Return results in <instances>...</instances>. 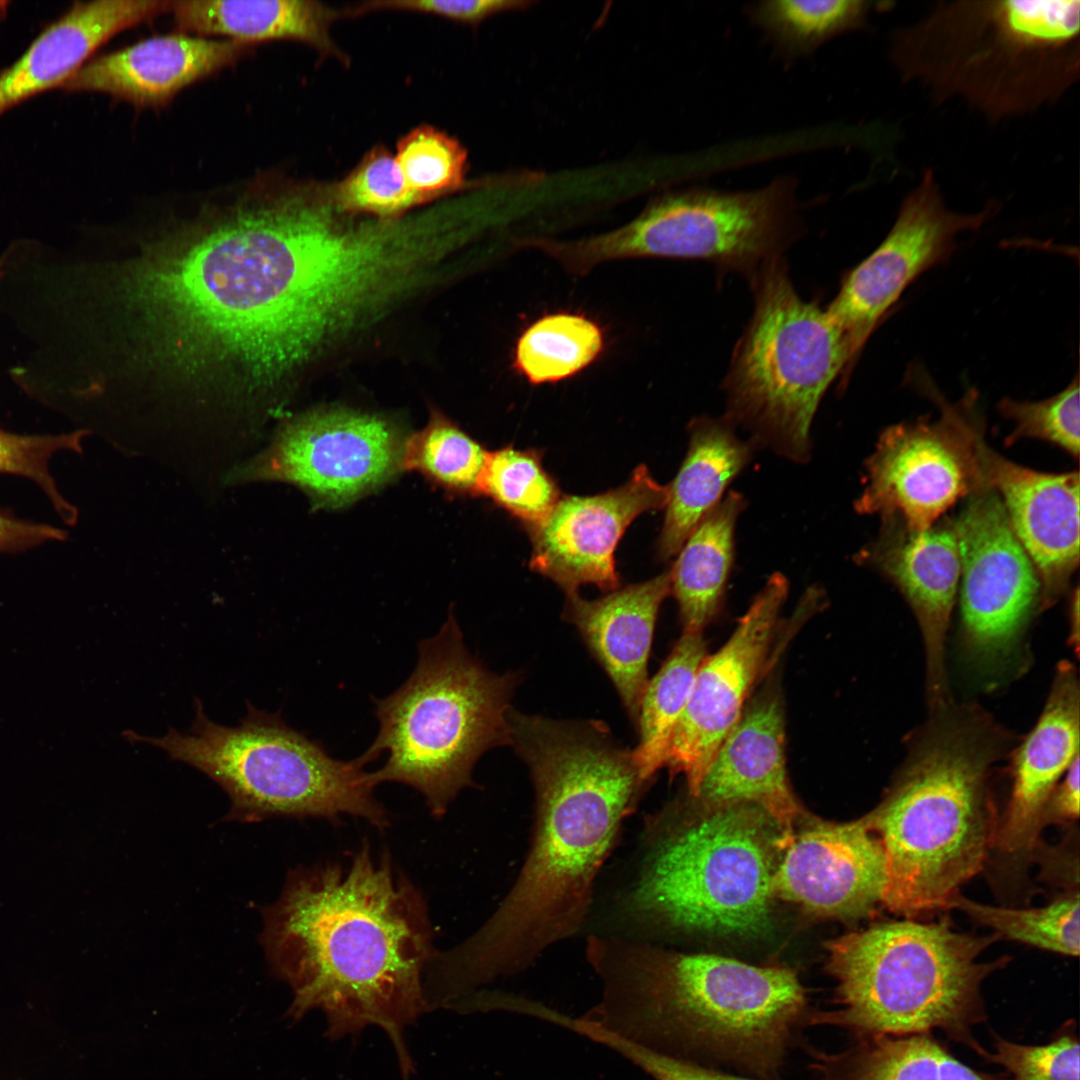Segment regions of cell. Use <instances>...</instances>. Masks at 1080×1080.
<instances>
[{"label":"cell","instance_id":"obj_1","mask_svg":"<svg viewBox=\"0 0 1080 1080\" xmlns=\"http://www.w3.org/2000/svg\"><path fill=\"white\" fill-rule=\"evenodd\" d=\"M150 247L124 288L144 368L257 390L311 360L300 230L274 177L203 207Z\"/></svg>","mask_w":1080,"mask_h":1080},{"label":"cell","instance_id":"obj_2","mask_svg":"<svg viewBox=\"0 0 1080 1080\" xmlns=\"http://www.w3.org/2000/svg\"><path fill=\"white\" fill-rule=\"evenodd\" d=\"M508 721L510 745L534 787L532 835L496 910L431 962L434 987L451 1000L527 971L549 948L584 929L600 872L652 782L601 721L515 710Z\"/></svg>","mask_w":1080,"mask_h":1080},{"label":"cell","instance_id":"obj_3","mask_svg":"<svg viewBox=\"0 0 1080 1080\" xmlns=\"http://www.w3.org/2000/svg\"><path fill=\"white\" fill-rule=\"evenodd\" d=\"M261 914L267 961L293 993L287 1016L320 1010L332 1040L379 1026L410 1080L403 1033L429 1010L424 973L437 950L425 899L389 852L376 858L364 840L346 863L298 866Z\"/></svg>","mask_w":1080,"mask_h":1080},{"label":"cell","instance_id":"obj_4","mask_svg":"<svg viewBox=\"0 0 1080 1080\" xmlns=\"http://www.w3.org/2000/svg\"><path fill=\"white\" fill-rule=\"evenodd\" d=\"M585 957L601 995L581 1017L672 1058L779 1079L810 1025L806 989L787 967L596 933L586 939Z\"/></svg>","mask_w":1080,"mask_h":1080},{"label":"cell","instance_id":"obj_5","mask_svg":"<svg viewBox=\"0 0 1080 1080\" xmlns=\"http://www.w3.org/2000/svg\"><path fill=\"white\" fill-rule=\"evenodd\" d=\"M1000 729L963 712L930 726L880 804L863 818L883 848L882 904L907 919L951 908L985 866L998 828L989 776Z\"/></svg>","mask_w":1080,"mask_h":1080},{"label":"cell","instance_id":"obj_6","mask_svg":"<svg viewBox=\"0 0 1080 1080\" xmlns=\"http://www.w3.org/2000/svg\"><path fill=\"white\" fill-rule=\"evenodd\" d=\"M783 834L747 803L696 817L645 819L631 874L614 895L609 929L648 941L661 931L758 936L771 922L772 879Z\"/></svg>","mask_w":1080,"mask_h":1080},{"label":"cell","instance_id":"obj_7","mask_svg":"<svg viewBox=\"0 0 1080 1080\" xmlns=\"http://www.w3.org/2000/svg\"><path fill=\"white\" fill-rule=\"evenodd\" d=\"M1079 0L938 2L898 28L889 58L936 104L960 100L991 122L1058 102L1079 80Z\"/></svg>","mask_w":1080,"mask_h":1080},{"label":"cell","instance_id":"obj_8","mask_svg":"<svg viewBox=\"0 0 1080 1080\" xmlns=\"http://www.w3.org/2000/svg\"><path fill=\"white\" fill-rule=\"evenodd\" d=\"M999 937L954 929L948 919L886 921L827 944L835 1008L813 1011L810 1025H830L855 1037L941 1030L979 1055L972 1032L985 1018L981 984L1003 959L980 961Z\"/></svg>","mask_w":1080,"mask_h":1080},{"label":"cell","instance_id":"obj_9","mask_svg":"<svg viewBox=\"0 0 1080 1080\" xmlns=\"http://www.w3.org/2000/svg\"><path fill=\"white\" fill-rule=\"evenodd\" d=\"M520 674L489 671L466 648L452 613L433 637L418 644L416 667L405 683L374 699L378 734L359 756L376 787L394 782L420 792L433 817L442 818L456 796L474 786L476 762L510 745L508 714Z\"/></svg>","mask_w":1080,"mask_h":1080},{"label":"cell","instance_id":"obj_10","mask_svg":"<svg viewBox=\"0 0 1080 1080\" xmlns=\"http://www.w3.org/2000/svg\"><path fill=\"white\" fill-rule=\"evenodd\" d=\"M189 733L170 727L161 737L132 730L131 743H146L172 760L201 771L228 795L225 821L259 822L273 817L323 818L337 822L347 814L383 830L389 825L375 798L371 773L359 757L343 761L293 729L279 712L268 713L247 702V714L234 727L213 722L195 697Z\"/></svg>","mask_w":1080,"mask_h":1080},{"label":"cell","instance_id":"obj_11","mask_svg":"<svg viewBox=\"0 0 1080 1080\" xmlns=\"http://www.w3.org/2000/svg\"><path fill=\"white\" fill-rule=\"evenodd\" d=\"M749 280L754 308L723 382L724 416L755 447L804 463L822 397L836 378L848 381L857 359L826 308L799 296L783 258Z\"/></svg>","mask_w":1080,"mask_h":1080},{"label":"cell","instance_id":"obj_12","mask_svg":"<svg viewBox=\"0 0 1080 1080\" xmlns=\"http://www.w3.org/2000/svg\"><path fill=\"white\" fill-rule=\"evenodd\" d=\"M794 184L778 178L742 192L694 189L662 196L627 224L578 240L544 242V255L583 276L606 262L700 259L750 279L799 236Z\"/></svg>","mask_w":1080,"mask_h":1080},{"label":"cell","instance_id":"obj_13","mask_svg":"<svg viewBox=\"0 0 1080 1080\" xmlns=\"http://www.w3.org/2000/svg\"><path fill=\"white\" fill-rule=\"evenodd\" d=\"M932 394L941 410L937 420L926 415L880 434L865 462L857 513L897 518L909 530L923 532L960 498L988 488L980 466L976 393L955 404Z\"/></svg>","mask_w":1080,"mask_h":1080},{"label":"cell","instance_id":"obj_14","mask_svg":"<svg viewBox=\"0 0 1080 1080\" xmlns=\"http://www.w3.org/2000/svg\"><path fill=\"white\" fill-rule=\"evenodd\" d=\"M405 438L390 421L342 408L283 424L271 445L237 469L236 481H284L325 507L354 502L403 469Z\"/></svg>","mask_w":1080,"mask_h":1080},{"label":"cell","instance_id":"obj_15","mask_svg":"<svg viewBox=\"0 0 1080 1080\" xmlns=\"http://www.w3.org/2000/svg\"><path fill=\"white\" fill-rule=\"evenodd\" d=\"M994 202L976 213L951 210L932 169L904 197L881 244L843 277L826 307L847 335L858 358L865 343L906 288L922 273L944 263L957 237L978 230L993 216Z\"/></svg>","mask_w":1080,"mask_h":1080},{"label":"cell","instance_id":"obj_16","mask_svg":"<svg viewBox=\"0 0 1080 1080\" xmlns=\"http://www.w3.org/2000/svg\"><path fill=\"white\" fill-rule=\"evenodd\" d=\"M953 524L964 640L976 658L1000 662L1013 652L1039 600L1037 572L994 489L969 496Z\"/></svg>","mask_w":1080,"mask_h":1080},{"label":"cell","instance_id":"obj_17","mask_svg":"<svg viewBox=\"0 0 1080 1080\" xmlns=\"http://www.w3.org/2000/svg\"><path fill=\"white\" fill-rule=\"evenodd\" d=\"M788 590L785 576L774 573L729 639L700 664L665 765L671 776L685 777L694 799L713 756L739 720L753 686L767 668Z\"/></svg>","mask_w":1080,"mask_h":1080},{"label":"cell","instance_id":"obj_18","mask_svg":"<svg viewBox=\"0 0 1080 1080\" xmlns=\"http://www.w3.org/2000/svg\"><path fill=\"white\" fill-rule=\"evenodd\" d=\"M668 499V486L654 480L644 465L607 492L561 497L543 521L529 527L531 569L566 595L586 584L605 592L619 588L614 552L620 538L635 518L665 508Z\"/></svg>","mask_w":1080,"mask_h":1080},{"label":"cell","instance_id":"obj_19","mask_svg":"<svg viewBox=\"0 0 1080 1080\" xmlns=\"http://www.w3.org/2000/svg\"><path fill=\"white\" fill-rule=\"evenodd\" d=\"M781 851L772 879L774 897L842 920L865 917L882 904L885 854L863 818L814 823L793 832Z\"/></svg>","mask_w":1080,"mask_h":1080},{"label":"cell","instance_id":"obj_20","mask_svg":"<svg viewBox=\"0 0 1080 1080\" xmlns=\"http://www.w3.org/2000/svg\"><path fill=\"white\" fill-rule=\"evenodd\" d=\"M854 561L879 570L910 604L925 644L928 696L941 707L947 691L946 634L961 572L953 520L915 532L897 518L882 519L879 536Z\"/></svg>","mask_w":1080,"mask_h":1080},{"label":"cell","instance_id":"obj_21","mask_svg":"<svg viewBox=\"0 0 1080 1080\" xmlns=\"http://www.w3.org/2000/svg\"><path fill=\"white\" fill-rule=\"evenodd\" d=\"M986 486L994 489L1011 527L1035 567L1040 607L1066 591L1079 565V473H1043L1015 464L979 445Z\"/></svg>","mask_w":1080,"mask_h":1080},{"label":"cell","instance_id":"obj_22","mask_svg":"<svg viewBox=\"0 0 1080 1080\" xmlns=\"http://www.w3.org/2000/svg\"><path fill=\"white\" fill-rule=\"evenodd\" d=\"M1079 704L1075 669L1061 663L1045 708L1014 759L1011 794L991 850L1003 865L1026 873L1032 861L1047 800L1079 755Z\"/></svg>","mask_w":1080,"mask_h":1080},{"label":"cell","instance_id":"obj_23","mask_svg":"<svg viewBox=\"0 0 1080 1080\" xmlns=\"http://www.w3.org/2000/svg\"><path fill=\"white\" fill-rule=\"evenodd\" d=\"M695 799L706 808L756 805L772 817L784 839L791 836L801 810L787 778L785 712L778 688H764L745 706L708 765Z\"/></svg>","mask_w":1080,"mask_h":1080},{"label":"cell","instance_id":"obj_24","mask_svg":"<svg viewBox=\"0 0 1080 1080\" xmlns=\"http://www.w3.org/2000/svg\"><path fill=\"white\" fill-rule=\"evenodd\" d=\"M250 48L184 33L156 36L87 61L60 88L105 93L138 107L161 106L185 87L236 63Z\"/></svg>","mask_w":1080,"mask_h":1080},{"label":"cell","instance_id":"obj_25","mask_svg":"<svg viewBox=\"0 0 1080 1080\" xmlns=\"http://www.w3.org/2000/svg\"><path fill=\"white\" fill-rule=\"evenodd\" d=\"M671 592L670 571L617 588L596 600L566 595L564 619L573 624L612 681L637 725L649 682L648 660L660 606Z\"/></svg>","mask_w":1080,"mask_h":1080},{"label":"cell","instance_id":"obj_26","mask_svg":"<svg viewBox=\"0 0 1080 1080\" xmlns=\"http://www.w3.org/2000/svg\"><path fill=\"white\" fill-rule=\"evenodd\" d=\"M170 1L75 2L12 65L0 72V116L61 85L115 34L169 11Z\"/></svg>","mask_w":1080,"mask_h":1080},{"label":"cell","instance_id":"obj_27","mask_svg":"<svg viewBox=\"0 0 1080 1080\" xmlns=\"http://www.w3.org/2000/svg\"><path fill=\"white\" fill-rule=\"evenodd\" d=\"M725 416H701L688 427L686 457L669 488L657 554L667 560L679 550L700 521L720 502L728 484L750 461L756 448L740 439Z\"/></svg>","mask_w":1080,"mask_h":1080},{"label":"cell","instance_id":"obj_28","mask_svg":"<svg viewBox=\"0 0 1080 1080\" xmlns=\"http://www.w3.org/2000/svg\"><path fill=\"white\" fill-rule=\"evenodd\" d=\"M169 12L182 32L219 35L251 44L296 40L342 58L330 36L337 12L311 0L170 1Z\"/></svg>","mask_w":1080,"mask_h":1080},{"label":"cell","instance_id":"obj_29","mask_svg":"<svg viewBox=\"0 0 1080 1080\" xmlns=\"http://www.w3.org/2000/svg\"><path fill=\"white\" fill-rule=\"evenodd\" d=\"M746 507L730 491L689 535L670 571L684 632H703L717 615L734 559V533Z\"/></svg>","mask_w":1080,"mask_h":1080},{"label":"cell","instance_id":"obj_30","mask_svg":"<svg viewBox=\"0 0 1080 1080\" xmlns=\"http://www.w3.org/2000/svg\"><path fill=\"white\" fill-rule=\"evenodd\" d=\"M810 1055L815 1080H988L928 1033L859 1036L841 1051Z\"/></svg>","mask_w":1080,"mask_h":1080},{"label":"cell","instance_id":"obj_31","mask_svg":"<svg viewBox=\"0 0 1080 1080\" xmlns=\"http://www.w3.org/2000/svg\"><path fill=\"white\" fill-rule=\"evenodd\" d=\"M706 655L703 632H683L657 674L649 680L636 725L639 743L632 750L644 779L653 780L665 767L674 730Z\"/></svg>","mask_w":1080,"mask_h":1080},{"label":"cell","instance_id":"obj_32","mask_svg":"<svg viewBox=\"0 0 1080 1080\" xmlns=\"http://www.w3.org/2000/svg\"><path fill=\"white\" fill-rule=\"evenodd\" d=\"M605 343L602 327L583 313L545 314L518 336L512 369L532 385L557 383L591 366Z\"/></svg>","mask_w":1080,"mask_h":1080},{"label":"cell","instance_id":"obj_33","mask_svg":"<svg viewBox=\"0 0 1080 1080\" xmlns=\"http://www.w3.org/2000/svg\"><path fill=\"white\" fill-rule=\"evenodd\" d=\"M951 908L991 928L998 937L1028 944L1065 956L1079 955V891H1067L1037 908H1012L981 904L957 896Z\"/></svg>","mask_w":1080,"mask_h":1080},{"label":"cell","instance_id":"obj_34","mask_svg":"<svg viewBox=\"0 0 1080 1080\" xmlns=\"http://www.w3.org/2000/svg\"><path fill=\"white\" fill-rule=\"evenodd\" d=\"M486 451L439 412L405 442L403 468L453 494H478Z\"/></svg>","mask_w":1080,"mask_h":1080},{"label":"cell","instance_id":"obj_35","mask_svg":"<svg viewBox=\"0 0 1080 1080\" xmlns=\"http://www.w3.org/2000/svg\"><path fill=\"white\" fill-rule=\"evenodd\" d=\"M871 6L872 2L862 0H773L759 3L754 17L778 45L802 53L863 26Z\"/></svg>","mask_w":1080,"mask_h":1080},{"label":"cell","instance_id":"obj_36","mask_svg":"<svg viewBox=\"0 0 1080 1080\" xmlns=\"http://www.w3.org/2000/svg\"><path fill=\"white\" fill-rule=\"evenodd\" d=\"M478 494L491 498L529 527L543 521L561 498L540 456L512 446L488 452Z\"/></svg>","mask_w":1080,"mask_h":1080},{"label":"cell","instance_id":"obj_37","mask_svg":"<svg viewBox=\"0 0 1080 1080\" xmlns=\"http://www.w3.org/2000/svg\"><path fill=\"white\" fill-rule=\"evenodd\" d=\"M331 194L341 210L394 219L430 198L412 190L394 156L383 147L374 148L339 183Z\"/></svg>","mask_w":1080,"mask_h":1080},{"label":"cell","instance_id":"obj_38","mask_svg":"<svg viewBox=\"0 0 1080 1080\" xmlns=\"http://www.w3.org/2000/svg\"><path fill=\"white\" fill-rule=\"evenodd\" d=\"M394 157L409 187L430 199L464 184L466 151L435 128L409 132L399 140Z\"/></svg>","mask_w":1080,"mask_h":1080},{"label":"cell","instance_id":"obj_39","mask_svg":"<svg viewBox=\"0 0 1080 1080\" xmlns=\"http://www.w3.org/2000/svg\"><path fill=\"white\" fill-rule=\"evenodd\" d=\"M1000 414L1014 422L1005 439L1011 445L1022 438L1051 442L1074 457L1079 456V381L1078 376L1056 395L1040 401H1018L1009 397L998 404Z\"/></svg>","mask_w":1080,"mask_h":1080},{"label":"cell","instance_id":"obj_40","mask_svg":"<svg viewBox=\"0 0 1080 1080\" xmlns=\"http://www.w3.org/2000/svg\"><path fill=\"white\" fill-rule=\"evenodd\" d=\"M84 431L57 435H19L0 429V473L34 481L68 525L77 520L76 508L59 492L49 470L51 457L59 451L81 452Z\"/></svg>","mask_w":1080,"mask_h":1080},{"label":"cell","instance_id":"obj_41","mask_svg":"<svg viewBox=\"0 0 1080 1080\" xmlns=\"http://www.w3.org/2000/svg\"><path fill=\"white\" fill-rule=\"evenodd\" d=\"M1079 1051L1078 1039L1069 1030L1044 1045H1023L997 1037L994 1051H986L983 1057L1002 1066L1012 1080H1079Z\"/></svg>","mask_w":1080,"mask_h":1080},{"label":"cell","instance_id":"obj_42","mask_svg":"<svg viewBox=\"0 0 1080 1080\" xmlns=\"http://www.w3.org/2000/svg\"><path fill=\"white\" fill-rule=\"evenodd\" d=\"M592 1038L595 1043L618 1053L654 1080H765L741 1074L734 1075L721 1069L672 1058L601 1029L596 1030Z\"/></svg>","mask_w":1080,"mask_h":1080},{"label":"cell","instance_id":"obj_43","mask_svg":"<svg viewBox=\"0 0 1080 1080\" xmlns=\"http://www.w3.org/2000/svg\"><path fill=\"white\" fill-rule=\"evenodd\" d=\"M526 2L502 0H397L366 2L353 9L355 14L377 10H399L437 15L450 20L477 23L483 19L512 9Z\"/></svg>","mask_w":1080,"mask_h":1080},{"label":"cell","instance_id":"obj_44","mask_svg":"<svg viewBox=\"0 0 1080 1080\" xmlns=\"http://www.w3.org/2000/svg\"><path fill=\"white\" fill-rule=\"evenodd\" d=\"M67 532L58 527L14 517L0 511V553L19 552L48 541H63Z\"/></svg>","mask_w":1080,"mask_h":1080},{"label":"cell","instance_id":"obj_45","mask_svg":"<svg viewBox=\"0 0 1080 1080\" xmlns=\"http://www.w3.org/2000/svg\"><path fill=\"white\" fill-rule=\"evenodd\" d=\"M1079 816V755L1065 777L1050 794L1042 815V827L1073 822Z\"/></svg>","mask_w":1080,"mask_h":1080},{"label":"cell","instance_id":"obj_46","mask_svg":"<svg viewBox=\"0 0 1080 1080\" xmlns=\"http://www.w3.org/2000/svg\"><path fill=\"white\" fill-rule=\"evenodd\" d=\"M1033 860L1040 863L1042 874L1051 881L1064 884L1069 887V890H1078V870H1073L1069 847L1064 845L1049 847L1039 842L1033 852Z\"/></svg>","mask_w":1080,"mask_h":1080},{"label":"cell","instance_id":"obj_47","mask_svg":"<svg viewBox=\"0 0 1080 1080\" xmlns=\"http://www.w3.org/2000/svg\"><path fill=\"white\" fill-rule=\"evenodd\" d=\"M1071 630H1070V642L1074 645L1075 649H1078L1079 644V590L1075 589L1072 601H1071Z\"/></svg>","mask_w":1080,"mask_h":1080},{"label":"cell","instance_id":"obj_48","mask_svg":"<svg viewBox=\"0 0 1080 1080\" xmlns=\"http://www.w3.org/2000/svg\"><path fill=\"white\" fill-rule=\"evenodd\" d=\"M8 1H0V22L7 14Z\"/></svg>","mask_w":1080,"mask_h":1080}]
</instances>
